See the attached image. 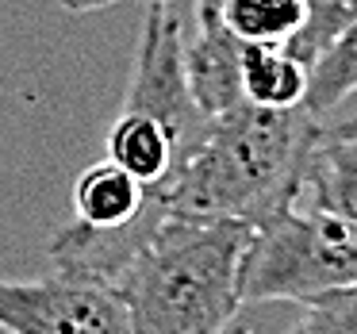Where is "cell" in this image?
Wrapping results in <instances>:
<instances>
[{"mask_svg":"<svg viewBox=\"0 0 357 334\" xmlns=\"http://www.w3.org/2000/svg\"><path fill=\"white\" fill-rule=\"evenodd\" d=\"M357 284V227L288 204L254 227L242 257V303H311Z\"/></svg>","mask_w":357,"mask_h":334,"instance_id":"cell-3","label":"cell"},{"mask_svg":"<svg viewBox=\"0 0 357 334\" xmlns=\"http://www.w3.org/2000/svg\"><path fill=\"white\" fill-rule=\"evenodd\" d=\"M357 96V16L326 43L307 66V96H303V112L315 119L331 116L338 104Z\"/></svg>","mask_w":357,"mask_h":334,"instance_id":"cell-11","label":"cell"},{"mask_svg":"<svg viewBox=\"0 0 357 334\" xmlns=\"http://www.w3.org/2000/svg\"><path fill=\"white\" fill-rule=\"evenodd\" d=\"M323 119L303 108H257L238 104L208 123L173 181L146 196L127 231H150L158 219L188 223H265L300 196V177Z\"/></svg>","mask_w":357,"mask_h":334,"instance_id":"cell-2","label":"cell"},{"mask_svg":"<svg viewBox=\"0 0 357 334\" xmlns=\"http://www.w3.org/2000/svg\"><path fill=\"white\" fill-rule=\"evenodd\" d=\"M296 200L357 227V135H331L323 127L303 162Z\"/></svg>","mask_w":357,"mask_h":334,"instance_id":"cell-7","label":"cell"},{"mask_svg":"<svg viewBox=\"0 0 357 334\" xmlns=\"http://www.w3.org/2000/svg\"><path fill=\"white\" fill-rule=\"evenodd\" d=\"M331 135H357V112L349 119H338V123H323Z\"/></svg>","mask_w":357,"mask_h":334,"instance_id":"cell-15","label":"cell"},{"mask_svg":"<svg viewBox=\"0 0 357 334\" xmlns=\"http://www.w3.org/2000/svg\"><path fill=\"white\" fill-rule=\"evenodd\" d=\"M188 150L181 146V139L165 127V119H158L154 112L127 108L116 116L108 131V162H116L119 169H127L146 196H154L158 188H165L173 181V173L185 165Z\"/></svg>","mask_w":357,"mask_h":334,"instance_id":"cell-6","label":"cell"},{"mask_svg":"<svg viewBox=\"0 0 357 334\" xmlns=\"http://www.w3.org/2000/svg\"><path fill=\"white\" fill-rule=\"evenodd\" d=\"M4 334H131L116 288L70 273L39 280H0Z\"/></svg>","mask_w":357,"mask_h":334,"instance_id":"cell-4","label":"cell"},{"mask_svg":"<svg viewBox=\"0 0 357 334\" xmlns=\"http://www.w3.org/2000/svg\"><path fill=\"white\" fill-rule=\"evenodd\" d=\"M307 4V20H303V31L288 43V54H296L303 66L315 62V54L357 16V0H303Z\"/></svg>","mask_w":357,"mask_h":334,"instance_id":"cell-12","label":"cell"},{"mask_svg":"<svg viewBox=\"0 0 357 334\" xmlns=\"http://www.w3.org/2000/svg\"><path fill=\"white\" fill-rule=\"evenodd\" d=\"M142 4H177V0H142Z\"/></svg>","mask_w":357,"mask_h":334,"instance_id":"cell-16","label":"cell"},{"mask_svg":"<svg viewBox=\"0 0 357 334\" xmlns=\"http://www.w3.org/2000/svg\"><path fill=\"white\" fill-rule=\"evenodd\" d=\"M288 334H357V284L303 303V319Z\"/></svg>","mask_w":357,"mask_h":334,"instance_id":"cell-13","label":"cell"},{"mask_svg":"<svg viewBox=\"0 0 357 334\" xmlns=\"http://www.w3.org/2000/svg\"><path fill=\"white\" fill-rule=\"evenodd\" d=\"M254 227L238 219H158L150 231L70 223L50 238L58 273L116 288L131 334H227L238 315L242 257Z\"/></svg>","mask_w":357,"mask_h":334,"instance_id":"cell-1","label":"cell"},{"mask_svg":"<svg viewBox=\"0 0 357 334\" xmlns=\"http://www.w3.org/2000/svg\"><path fill=\"white\" fill-rule=\"evenodd\" d=\"M146 204V188L119 169L116 162H96L73 185V223L93 227V231H116L127 227Z\"/></svg>","mask_w":357,"mask_h":334,"instance_id":"cell-8","label":"cell"},{"mask_svg":"<svg viewBox=\"0 0 357 334\" xmlns=\"http://www.w3.org/2000/svg\"><path fill=\"white\" fill-rule=\"evenodd\" d=\"M66 12L81 16V12H96V8H108V4H119V0H58Z\"/></svg>","mask_w":357,"mask_h":334,"instance_id":"cell-14","label":"cell"},{"mask_svg":"<svg viewBox=\"0 0 357 334\" xmlns=\"http://www.w3.org/2000/svg\"><path fill=\"white\" fill-rule=\"evenodd\" d=\"M196 12H215V20L242 47H288L303 31V0H211Z\"/></svg>","mask_w":357,"mask_h":334,"instance_id":"cell-9","label":"cell"},{"mask_svg":"<svg viewBox=\"0 0 357 334\" xmlns=\"http://www.w3.org/2000/svg\"><path fill=\"white\" fill-rule=\"evenodd\" d=\"M196 4H211V0H196Z\"/></svg>","mask_w":357,"mask_h":334,"instance_id":"cell-17","label":"cell"},{"mask_svg":"<svg viewBox=\"0 0 357 334\" xmlns=\"http://www.w3.org/2000/svg\"><path fill=\"white\" fill-rule=\"evenodd\" d=\"M242 100L257 108H303L307 66L284 47H242Z\"/></svg>","mask_w":357,"mask_h":334,"instance_id":"cell-10","label":"cell"},{"mask_svg":"<svg viewBox=\"0 0 357 334\" xmlns=\"http://www.w3.org/2000/svg\"><path fill=\"white\" fill-rule=\"evenodd\" d=\"M242 43L215 20V12H196V31L185 39V77L196 108L208 119L238 108L242 100Z\"/></svg>","mask_w":357,"mask_h":334,"instance_id":"cell-5","label":"cell"}]
</instances>
